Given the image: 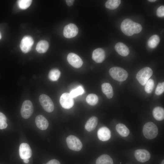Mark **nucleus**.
Segmentation results:
<instances>
[{"label":"nucleus","instance_id":"1","mask_svg":"<svg viewBox=\"0 0 164 164\" xmlns=\"http://www.w3.org/2000/svg\"><path fill=\"white\" fill-rule=\"evenodd\" d=\"M121 29L122 32L126 35L131 36L134 34L140 32L142 29L141 25L132 20L126 19L121 23Z\"/></svg>","mask_w":164,"mask_h":164},{"label":"nucleus","instance_id":"2","mask_svg":"<svg viewBox=\"0 0 164 164\" xmlns=\"http://www.w3.org/2000/svg\"><path fill=\"white\" fill-rule=\"evenodd\" d=\"M143 133L146 138L148 139H152L157 136L158 133V128L154 123L149 122L144 125Z\"/></svg>","mask_w":164,"mask_h":164},{"label":"nucleus","instance_id":"3","mask_svg":"<svg viewBox=\"0 0 164 164\" xmlns=\"http://www.w3.org/2000/svg\"><path fill=\"white\" fill-rule=\"evenodd\" d=\"M109 74L114 80L119 81H125L127 79L128 74L124 69L118 67H113L110 69Z\"/></svg>","mask_w":164,"mask_h":164},{"label":"nucleus","instance_id":"4","mask_svg":"<svg viewBox=\"0 0 164 164\" xmlns=\"http://www.w3.org/2000/svg\"><path fill=\"white\" fill-rule=\"evenodd\" d=\"M153 74L152 69L148 67H145L140 70L137 73L136 78L142 85H145Z\"/></svg>","mask_w":164,"mask_h":164},{"label":"nucleus","instance_id":"5","mask_svg":"<svg viewBox=\"0 0 164 164\" xmlns=\"http://www.w3.org/2000/svg\"><path fill=\"white\" fill-rule=\"evenodd\" d=\"M68 148L70 149L76 151H80L82 147V144L80 140L76 136L70 135L66 139Z\"/></svg>","mask_w":164,"mask_h":164},{"label":"nucleus","instance_id":"6","mask_svg":"<svg viewBox=\"0 0 164 164\" xmlns=\"http://www.w3.org/2000/svg\"><path fill=\"white\" fill-rule=\"evenodd\" d=\"M39 103L43 109L48 112H52L54 109V105L51 99L45 94L41 95L39 97Z\"/></svg>","mask_w":164,"mask_h":164},{"label":"nucleus","instance_id":"7","mask_svg":"<svg viewBox=\"0 0 164 164\" xmlns=\"http://www.w3.org/2000/svg\"><path fill=\"white\" fill-rule=\"evenodd\" d=\"M33 111L32 102L29 100L25 101L23 103L21 109V114L24 119L29 118L32 115Z\"/></svg>","mask_w":164,"mask_h":164},{"label":"nucleus","instance_id":"8","mask_svg":"<svg viewBox=\"0 0 164 164\" xmlns=\"http://www.w3.org/2000/svg\"><path fill=\"white\" fill-rule=\"evenodd\" d=\"M60 102L62 107L66 109H70L74 104L73 98L68 93H65L62 94L60 98Z\"/></svg>","mask_w":164,"mask_h":164},{"label":"nucleus","instance_id":"9","mask_svg":"<svg viewBox=\"0 0 164 164\" xmlns=\"http://www.w3.org/2000/svg\"><path fill=\"white\" fill-rule=\"evenodd\" d=\"M34 43L32 37L29 36H25L22 39L20 48L22 52L24 53H27L31 50Z\"/></svg>","mask_w":164,"mask_h":164},{"label":"nucleus","instance_id":"10","mask_svg":"<svg viewBox=\"0 0 164 164\" xmlns=\"http://www.w3.org/2000/svg\"><path fill=\"white\" fill-rule=\"evenodd\" d=\"M78 32V29L77 26L74 24L70 23L64 27L63 34L66 38H70L75 36Z\"/></svg>","mask_w":164,"mask_h":164},{"label":"nucleus","instance_id":"11","mask_svg":"<svg viewBox=\"0 0 164 164\" xmlns=\"http://www.w3.org/2000/svg\"><path fill=\"white\" fill-rule=\"evenodd\" d=\"M19 152L20 158L22 159H29L32 155V151L29 145L26 143L20 144Z\"/></svg>","mask_w":164,"mask_h":164},{"label":"nucleus","instance_id":"12","mask_svg":"<svg viewBox=\"0 0 164 164\" xmlns=\"http://www.w3.org/2000/svg\"><path fill=\"white\" fill-rule=\"evenodd\" d=\"M68 63L73 67L76 68H79L81 67L83 62L81 59L77 54L71 53L67 56Z\"/></svg>","mask_w":164,"mask_h":164},{"label":"nucleus","instance_id":"13","mask_svg":"<svg viewBox=\"0 0 164 164\" xmlns=\"http://www.w3.org/2000/svg\"><path fill=\"white\" fill-rule=\"evenodd\" d=\"M134 155L136 159L141 162H144L148 161L151 157L149 152L144 149L136 150L134 152Z\"/></svg>","mask_w":164,"mask_h":164},{"label":"nucleus","instance_id":"14","mask_svg":"<svg viewBox=\"0 0 164 164\" xmlns=\"http://www.w3.org/2000/svg\"><path fill=\"white\" fill-rule=\"evenodd\" d=\"M99 139L102 141L108 140L111 137V132L110 130L106 127L100 128L97 132Z\"/></svg>","mask_w":164,"mask_h":164},{"label":"nucleus","instance_id":"15","mask_svg":"<svg viewBox=\"0 0 164 164\" xmlns=\"http://www.w3.org/2000/svg\"><path fill=\"white\" fill-rule=\"evenodd\" d=\"M105 58V52L101 48H98L93 52L92 56L93 59L97 63L102 62Z\"/></svg>","mask_w":164,"mask_h":164},{"label":"nucleus","instance_id":"16","mask_svg":"<svg viewBox=\"0 0 164 164\" xmlns=\"http://www.w3.org/2000/svg\"><path fill=\"white\" fill-rule=\"evenodd\" d=\"M35 123L37 127L41 130H46L49 126L48 121L41 115H39L36 117Z\"/></svg>","mask_w":164,"mask_h":164},{"label":"nucleus","instance_id":"17","mask_svg":"<svg viewBox=\"0 0 164 164\" xmlns=\"http://www.w3.org/2000/svg\"><path fill=\"white\" fill-rule=\"evenodd\" d=\"M116 51L120 55L125 56L128 55L129 53L128 48L124 43L118 42L114 46Z\"/></svg>","mask_w":164,"mask_h":164},{"label":"nucleus","instance_id":"18","mask_svg":"<svg viewBox=\"0 0 164 164\" xmlns=\"http://www.w3.org/2000/svg\"><path fill=\"white\" fill-rule=\"evenodd\" d=\"M97 123V118L95 116L91 117L88 119L86 123L85 128L89 132L92 131L96 128Z\"/></svg>","mask_w":164,"mask_h":164},{"label":"nucleus","instance_id":"19","mask_svg":"<svg viewBox=\"0 0 164 164\" xmlns=\"http://www.w3.org/2000/svg\"><path fill=\"white\" fill-rule=\"evenodd\" d=\"M102 91L108 99L112 98L113 96V91L111 85L109 83H105L101 85Z\"/></svg>","mask_w":164,"mask_h":164},{"label":"nucleus","instance_id":"20","mask_svg":"<svg viewBox=\"0 0 164 164\" xmlns=\"http://www.w3.org/2000/svg\"><path fill=\"white\" fill-rule=\"evenodd\" d=\"M152 114L154 118L157 120H162L164 118V110L160 107L155 108L152 111Z\"/></svg>","mask_w":164,"mask_h":164},{"label":"nucleus","instance_id":"21","mask_svg":"<svg viewBox=\"0 0 164 164\" xmlns=\"http://www.w3.org/2000/svg\"><path fill=\"white\" fill-rule=\"evenodd\" d=\"M49 47V44L47 41L45 40L40 41L36 45V50L40 53L46 52Z\"/></svg>","mask_w":164,"mask_h":164},{"label":"nucleus","instance_id":"22","mask_svg":"<svg viewBox=\"0 0 164 164\" xmlns=\"http://www.w3.org/2000/svg\"><path fill=\"white\" fill-rule=\"evenodd\" d=\"M116 130L118 133L121 136L126 137L129 134V131L126 126L121 123L118 124L116 126Z\"/></svg>","mask_w":164,"mask_h":164},{"label":"nucleus","instance_id":"23","mask_svg":"<svg viewBox=\"0 0 164 164\" xmlns=\"http://www.w3.org/2000/svg\"><path fill=\"white\" fill-rule=\"evenodd\" d=\"M96 164H113V162L110 156L107 154H103L97 158Z\"/></svg>","mask_w":164,"mask_h":164},{"label":"nucleus","instance_id":"24","mask_svg":"<svg viewBox=\"0 0 164 164\" xmlns=\"http://www.w3.org/2000/svg\"><path fill=\"white\" fill-rule=\"evenodd\" d=\"M160 41V39L158 35H152L150 37L148 41V45L151 48H154L157 46Z\"/></svg>","mask_w":164,"mask_h":164},{"label":"nucleus","instance_id":"25","mask_svg":"<svg viewBox=\"0 0 164 164\" xmlns=\"http://www.w3.org/2000/svg\"><path fill=\"white\" fill-rule=\"evenodd\" d=\"M121 2L120 0H108L106 2L105 6L109 9H115L118 7Z\"/></svg>","mask_w":164,"mask_h":164},{"label":"nucleus","instance_id":"26","mask_svg":"<svg viewBox=\"0 0 164 164\" xmlns=\"http://www.w3.org/2000/svg\"><path fill=\"white\" fill-rule=\"evenodd\" d=\"M60 75V71L57 69L54 68L50 71L48 74V77L50 80L55 81L58 80Z\"/></svg>","mask_w":164,"mask_h":164},{"label":"nucleus","instance_id":"27","mask_svg":"<svg viewBox=\"0 0 164 164\" xmlns=\"http://www.w3.org/2000/svg\"><path fill=\"white\" fill-rule=\"evenodd\" d=\"M87 102L90 105H95L97 103L98 98L97 96L95 94H88L86 98Z\"/></svg>","mask_w":164,"mask_h":164},{"label":"nucleus","instance_id":"28","mask_svg":"<svg viewBox=\"0 0 164 164\" xmlns=\"http://www.w3.org/2000/svg\"><path fill=\"white\" fill-rule=\"evenodd\" d=\"M84 92L83 87L82 86H79L75 89L72 90L70 94L73 98H74L82 94Z\"/></svg>","mask_w":164,"mask_h":164},{"label":"nucleus","instance_id":"29","mask_svg":"<svg viewBox=\"0 0 164 164\" xmlns=\"http://www.w3.org/2000/svg\"><path fill=\"white\" fill-rule=\"evenodd\" d=\"M32 2L31 0H19L18 1V4L19 8L25 9L30 6Z\"/></svg>","mask_w":164,"mask_h":164},{"label":"nucleus","instance_id":"30","mask_svg":"<svg viewBox=\"0 0 164 164\" xmlns=\"http://www.w3.org/2000/svg\"><path fill=\"white\" fill-rule=\"evenodd\" d=\"M154 87V81L152 79H149L145 84V91L148 93H151Z\"/></svg>","mask_w":164,"mask_h":164},{"label":"nucleus","instance_id":"31","mask_svg":"<svg viewBox=\"0 0 164 164\" xmlns=\"http://www.w3.org/2000/svg\"><path fill=\"white\" fill-rule=\"evenodd\" d=\"M7 119L5 115L2 113L0 112V129L5 128L7 126L6 122Z\"/></svg>","mask_w":164,"mask_h":164},{"label":"nucleus","instance_id":"32","mask_svg":"<svg viewBox=\"0 0 164 164\" xmlns=\"http://www.w3.org/2000/svg\"><path fill=\"white\" fill-rule=\"evenodd\" d=\"M164 91V82L159 83L156 88L155 91V94L159 95L162 94Z\"/></svg>","mask_w":164,"mask_h":164},{"label":"nucleus","instance_id":"33","mask_svg":"<svg viewBox=\"0 0 164 164\" xmlns=\"http://www.w3.org/2000/svg\"><path fill=\"white\" fill-rule=\"evenodd\" d=\"M156 15L159 17L164 16V6L162 5L159 6L156 11Z\"/></svg>","mask_w":164,"mask_h":164},{"label":"nucleus","instance_id":"34","mask_svg":"<svg viewBox=\"0 0 164 164\" xmlns=\"http://www.w3.org/2000/svg\"><path fill=\"white\" fill-rule=\"evenodd\" d=\"M46 164H60V162L55 159H52L48 162Z\"/></svg>","mask_w":164,"mask_h":164},{"label":"nucleus","instance_id":"35","mask_svg":"<svg viewBox=\"0 0 164 164\" xmlns=\"http://www.w3.org/2000/svg\"><path fill=\"white\" fill-rule=\"evenodd\" d=\"M66 2L67 3V5L68 6H71L73 5L74 2V0H66Z\"/></svg>","mask_w":164,"mask_h":164},{"label":"nucleus","instance_id":"36","mask_svg":"<svg viewBox=\"0 0 164 164\" xmlns=\"http://www.w3.org/2000/svg\"><path fill=\"white\" fill-rule=\"evenodd\" d=\"M23 162L25 163H27L29 162V159H23Z\"/></svg>","mask_w":164,"mask_h":164},{"label":"nucleus","instance_id":"37","mask_svg":"<svg viewBox=\"0 0 164 164\" xmlns=\"http://www.w3.org/2000/svg\"><path fill=\"white\" fill-rule=\"evenodd\" d=\"M150 2H155L156 1V0H148Z\"/></svg>","mask_w":164,"mask_h":164},{"label":"nucleus","instance_id":"38","mask_svg":"<svg viewBox=\"0 0 164 164\" xmlns=\"http://www.w3.org/2000/svg\"><path fill=\"white\" fill-rule=\"evenodd\" d=\"M164 164V160H163L162 161L161 164Z\"/></svg>","mask_w":164,"mask_h":164},{"label":"nucleus","instance_id":"39","mask_svg":"<svg viewBox=\"0 0 164 164\" xmlns=\"http://www.w3.org/2000/svg\"><path fill=\"white\" fill-rule=\"evenodd\" d=\"M2 37L1 34V33L0 32V39H1Z\"/></svg>","mask_w":164,"mask_h":164},{"label":"nucleus","instance_id":"40","mask_svg":"<svg viewBox=\"0 0 164 164\" xmlns=\"http://www.w3.org/2000/svg\"></svg>","mask_w":164,"mask_h":164}]
</instances>
